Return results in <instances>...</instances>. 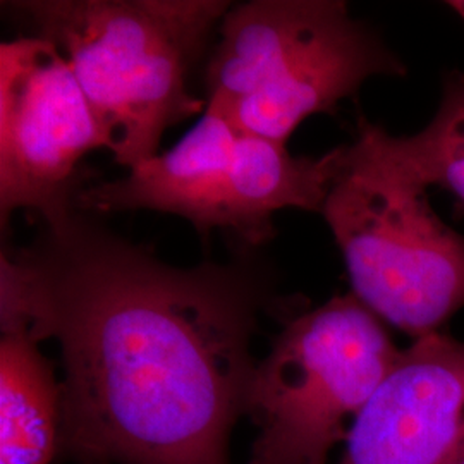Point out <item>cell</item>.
<instances>
[{
  "label": "cell",
  "mask_w": 464,
  "mask_h": 464,
  "mask_svg": "<svg viewBox=\"0 0 464 464\" xmlns=\"http://www.w3.org/2000/svg\"><path fill=\"white\" fill-rule=\"evenodd\" d=\"M2 251V334L61 346V450L78 464H229L268 281L169 266L74 205Z\"/></svg>",
  "instance_id": "6da1fadb"
},
{
  "label": "cell",
  "mask_w": 464,
  "mask_h": 464,
  "mask_svg": "<svg viewBox=\"0 0 464 464\" xmlns=\"http://www.w3.org/2000/svg\"><path fill=\"white\" fill-rule=\"evenodd\" d=\"M52 42L80 84L105 149L119 166L157 155L167 130L205 112L188 71L218 21L224 0H32L14 2Z\"/></svg>",
  "instance_id": "7a4b0ae2"
},
{
  "label": "cell",
  "mask_w": 464,
  "mask_h": 464,
  "mask_svg": "<svg viewBox=\"0 0 464 464\" xmlns=\"http://www.w3.org/2000/svg\"><path fill=\"white\" fill-rule=\"evenodd\" d=\"M404 74L344 2L253 0L220 21L207 93L237 131L285 145L304 119L335 114L366 80Z\"/></svg>",
  "instance_id": "3957f363"
},
{
  "label": "cell",
  "mask_w": 464,
  "mask_h": 464,
  "mask_svg": "<svg viewBox=\"0 0 464 464\" xmlns=\"http://www.w3.org/2000/svg\"><path fill=\"white\" fill-rule=\"evenodd\" d=\"M381 130L360 119L322 216L343 251L353 295L418 341L464 306V237L392 162Z\"/></svg>",
  "instance_id": "277c9868"
},
{
  "label": "cell",
  "mask_w": 464,
  "mask_h": 464,
  "mask_svg": "<svg viewBox=\"0 0 464 464\" xmlns=\"http://www.w3.org/2000/svg\"><path fill=\"white\" fill-rule=\"evenodd\" d=\"M344 145L324 157H293L285 145L241 133L207 102L198 122L162 155L130 174L82 188L74 207L88 214L153 210L189 220L207 236L234 232L248 248L268 243L282 208L322 214L341 169Z\"/></svg>",
  "instance_id": "5b68a950"
},
{
  "label": "cell",
  "mask_w": 464,
  "mask_h": 464,
  "mask_svg": "<svg viewBox=\"0 0 464 464\" xmlns=\"http://www.w3.org/2000/svg\"><path fill=\"white\" fill-rule=\"evenodd\" d=\"M402 354L353 293L291 318L249 382L248 464H327Z\"/></svg>",
  "instance_id": "8992f818"
},
{
  "label": "cell",
  "mask_w": 464,
  "mask_h": 464,
  "mask_svg": "<svg viewBox=\"0 0 464 464\" xmlns=\"http://www.w3.org/2000/svg\"><path fill=\"white\" fill-rule=\"evenodd\" d=\"M105 149L72 69L42 36L0 45V216L64 212L80 191L84 155Z\"/></svg>",
  "instance_id": "52a82bcc"
},
{
  "label": "cell",
  "mask_w": 464,
  "mask_h": 464,
  "mask_svg": "<svg viewBox=\"0 0 464 464\" xmlns=\"http://www.w3.org/2000/svg\"><path fill=\"white\" fill-rule=\"evenodd\" d=\"M463 456L464 343L437 332L402 349L339 464H458Z\"/></svg>",
  "instance_id": "ba28073f"
},
{
  "label": "cell",
  "mask_w": 464,
  "mask_h": 464,
  "mask_svg": "<svg viewBox=\"0 0 464 464\" xmlns=\"http://www.w3.org/2000/svg\"><path fill=\"white\" fill-rule=\"evenodd\" d=\"M63 440V383L24 332L0 339V464H50Z\"/></svg>",
  "instance_id": "9c48e42d"
},
{
  "label": "cell",
  "mask_w": 464,
  "mask_h": 464,
  "mask_svg": "<svg viewBox=\"0 0 464 464\" xmlns=\"http://www.w3.org/2000/svg\"><path fill=\"white\" fill-rule=\"evenodd\" d=\"M382 147L421 188L440 186L464 205V76L449 74L430 124L411 136L381 130Z\"/></svg>",
  "instance_id": "30bf717a"
},
{
  "label": "cell",
  "mask_w": 464,
  "mask_h": 464,
  "mask_svg": "<svg viewBox=\"0 0 464 464\" xmlns=\"http://www.w3.org/2000/svg\"><path fill=\"white\" fill-rule=\"evenodd\" d=\"M449 5L464 19V0H454V2H449Z\"/></svg>",
  "instance_id": "8fae6325"
},
{
  "label": "cell",
  "mask_w": 464,
  "mask_h": 464,
  "mask_svg": "<svg viewBox=\"0 0 464 464\" xmlns=\"http://www.w3.org/2000/svg\"><path fill=\"white\" fill-rule=\"evenodd\" d=\"M458 464H464V456H463V458H461V461H459V463H458Z\"/></svg>",
  "instance_id": "7c38bea8"
}]
</instances>
